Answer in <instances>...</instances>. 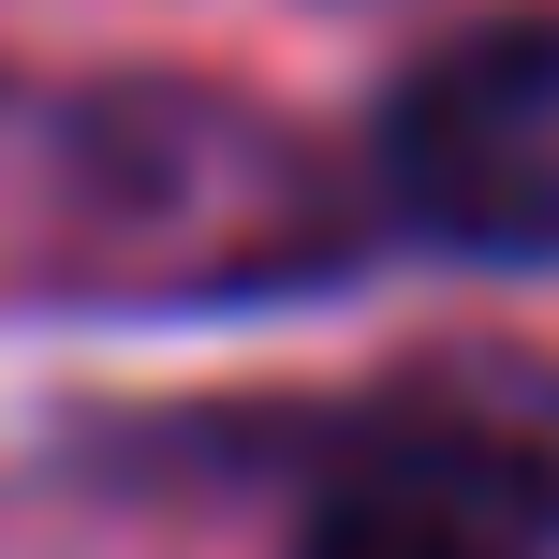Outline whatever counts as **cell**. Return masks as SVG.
Wrapping results in <instances>:
<instances>
[{"label": "cell", "mask_w": 559, "mask_h": 559, "mask_svg": "<svg viewBox=\"0 0 559 559\" xmlns=\"http://www.w3.org/2000/svg\"><path fill=\"white\" fill-rule=\"evenodd\" d=\"M338 251H354L338 177L222 88H104L59 118L45 265L74 295H295Z\"/></svg>", "instance_id": "6da1fadb"}, {"label": "cell", "mask_w": 559, "mask_h": 559, "mask_svg": "<svg viewBox=\"0 0 559 559\" xmlns=\"http://www.w3.org/2000/svg\"><path fill=\"white\" fill-rule=\"evenodd\" d=\"M383 206L472 265H559V15L427 45L383 104Z\"/></svg>", "instance_id": "7a4b0ae2"}, {"label": "cell", "mask_w": 559, "mask_h": 559, "mask_svg": "<svg viewBox=\"0 0 559 559\" xmlns=\"http://www.w3.org/2000/svg\"><path fill=\"white\" fill-rule=\"evenodd\" d=\"M206 472H295V559H545L531 531L442 486L427 456L368 442L354 413H192Z\"/></svg>", "instance_id": "3957f363"}]
</instances>
